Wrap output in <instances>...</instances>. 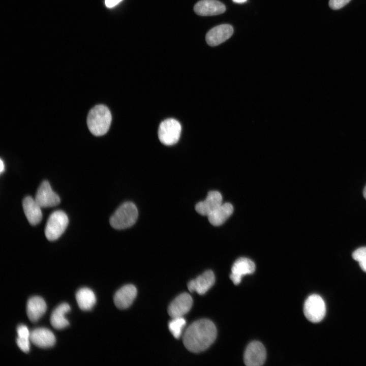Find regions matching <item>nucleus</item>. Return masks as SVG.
I'll list each match as a JSON object with an SVG mask.
<instances>
[{
	"mask_svg": "<svg viewBox=\"0 0 366 366\" xmlns=\"http://www.w3.org/2000/svg\"><path fill=\"white\" fill-rule=\"evenodd\" d=\"M217 329L210 320L202 319L192 323L183 336L186 348L193 353H199L207 349L215 341Z\"/></svg>",
	"mask_w": 366,
	"mask_h": 366,
	"instance_id": "nucleus-1",
	"label": "nucleus"
},
{
	"mask_svg": "<svg viewBox=\"0 0 366 366\" xmlns=\"http://www.w3.org/2000/svg\"><path fill=\"white\" fill-rule=\"evenodd\" d=\"M111 120V114L108 107L104 105H98L89 111L87 124L94 135L100 136L108 132Z\"/></svg>",
	"mask_w": 366,
	"mask_h": 366,
	"instance_id": "nucleus-2",
	"label": "nucleus"
},
{
	"mask_svg": "<svg viewBox=\"0 0 366 366\" xmlns=\"http://www.w3.org/2000/svg\"><path fill=\"white\" fill-rule=\"evenodd\" d=\"M138 218V210L134 203L122 204L110 217V224L116 229H124L133 225Z\"/></svg>",
	"mask_w": 366,
	"mask_h": 366,
	"instance_id": "nucleus-3",
	"label": "nucleus"
},
{
	"mask_svg": "<svg viewBox=\"0 0 366 366\" xmlns=\"http://www.w3.org/2000/svg\"><path fill=\"white\" fill-rule=\"evenodd\" d=\"M68 218L62 210H56L49 216L45 227L46 238L53 241L59 238L64 232L68 224Z\"/></svg>",
	"mask_w": 366,
	"mask_h": 366,
	"instance_id": "nucleus-4",
	"label": "nucleus"
},
{
	"mask_svg": "<svg viewBox=\"0 0 366 366\" xmlns=\"http://www.w3.org/2000/svg\"><path fill=\"white\" fill-rule=\"evenodd\" d=\"M181 131V125L177 120L171 118H168L160 124L158 137L162 144L168 146L172 145L178 142Z\"/></svg>",
	"mask_w": 366,
	"mask_h": 366,
	"instance_id": "nucleus-5",
	"label": "nucleus"
},
{
	"mask_svg": "<svg viewBox=\"0 0 366 366\" xmlns=\"http://www.w3.org/2000/svg\"><path fill=\"white\" fill-rule=\"evenodd\" d=\"M303 313L310 322L318 323L322 321L326 313V306L323 298L318 294L310 295L304 302Z\"/></svg>",
	"mask_w": 366,
	"mask_h": 366,
	"instance_id": "nucleus-6",
	"label": "nucleus"
},
{
	"mask_svg": "<svg viewBox=\"0 0 366 366\" xmlns=\"http://www.w3.org/2000/svg\"><path fill=\"white\" fill-rule=\"evenodd\" d=\"M266 357L265 348L258 341H253L247 347L243 356L245 364L248 366H260L265 362Z\"/></svg>",
	"mask_w": 366,
	"mask_h": 366,
	"instance_id": "nucleus-7",
	"label": "nucleus"
},
{
	"mask_svg": "<svg viewBox=\"0 0 366 366\" xmlns=\"http://www.w3.org/2000/svg\"><path fill=\"white\" fill-rule=\"evenodd\" d=\"M35 200L41 207L55 206L60 201L59 196L52 190L47 180L43 181L39 186Z\"/></svg>",
	"mask_w": 366,
	"mask_h": 366,
	"instance_id": "nucleus-8",
	"label": "nucleus"
},
{
	"mask_svg": "<svg viewBox=\"0 0 366 366\" xmlns=\"http://www.w3.org/2000/svg\"><path fill=\"white\" fill-rule=\"evenodd\" d=\"M193 299L187 293H182L177 296L169 304L168 308L169 315L172 318L182 317L191 309Z\"/></svg>",
	"mask_w": 366,
	"mask_h": 366,
	"instance_id": "nucleus-9",
	"label": "nucleus"
},
{
	"mask_svg": "<svg viewBox=\"0 0 366 366\" xmlns=\"http://www.w3.org/2000/svg\"><path fill=\"white\" fill-rule=\"evenodd\" d=\"M255 264L253 261L246 257L237 259L231 268L230 278L235 285L241 282L243 276L253 273L255 270Z\"/></svg>",
	"mask_w": 366,
	"mask_h": 366,
	"instance_id": "nucleus-10",
	"label": "nucleus"
},
{
	"mask_svg": "<svg viewBox=\"0 0 366 366\" xmlns=\"http://www.w3.org/2000/svg\"><path fill=\"white\" fill-rule=\"evenodd\" d=\"M215 282V274L211 270H208L190 281L188 284V288L191 292L196 291L198 294L203 295L208 291Z\"/></svg>",
	"mask_w": 366,
	"mask_h": 366,
	"instance_id": "nucleus-11",
	"label": "nucleus"
},
{
	"mask_svg": "<svg viewBox=\"0 0 366 366\" xmlns=\"http://www.w3.org/2000/svg\"><path fill=\"white\" fill-rule=\"evenodd\" d=\"M233 33V28L231 25L221 24L213 27L207 33L206 41L209 46H215L228 39Z\"/></svg>",
	"mask_w": 366,
	"mask_h": 366,
	"instance_id": "nucleus-12",
	"label": "nucleus"
},
{
	"mask_svg": "<svg viewBox=\"0 0 366 366\" xmlns=\"http://www.w3.org/2000/svg\"><path fill=\"white\" fill-rule=\"evenodd\" d=\"M136 288L132 284L124 285L118 290L114 295V302L120 309L129 308L133 302L137 295Z\"/></svg>",
	"mask_w": 366,
	"mask_h": 366,
	"instance_id": "nucleus-13",
	"label": "nucleus"
},
{
	"mask_svg": "<svg viewBox=\"0 0 366 366\" xmlns=\"http://www.w3.org/2000/svg\"><path fill=\"white\" fill-rule=\"evenodd\" d=\"M195 12L200 16H212L223 13L225 6L217 0H201L194 7Z\"/></svg>",
	"mask_w": 366,
	"mask_h": 366,
	"instance_id": "nucleus-14",
	"label": "nucleus"
},
{
	"mask_svg": "<svg viewBox=\"0 0 366 366\" xmlns=\"http://www.w3.org/2000/svg\"><path fill=\"white\" fill-rule=\"evenodd\" d=\"M222 203V196L221 193L217 191H211L208 192L204 200L196 205L195 209L200 215L208 216Z\"/></svg>",
	"mask_w": 366,
	"mask_h": 366,
	"instance_id": "nucleus-15",
	"label": "nucleus"
},
{
	"mask_svg": "<svg viewBox=\"0 0 366 366\" xmlns=\"http://www.w3.org/2000/svg\"><path fill=\"white\" fill-rule=\"evenodd\" d=\"M30 341L38 347L47 348L52 347L56 340L54 334L49 329L37 328L30 332Z\"/></svg>",
	"mask_w": 366,
	"mask_h": 366,
	"instance_id": "nucleus-16",
	"label": "nucleus"
},
{
	"mask_svg": "<svg viewBox=\"0 0 366 366\" xmlns=\"http://www.w3.org/2000/svg\"><path fill=\"white\" fill-rule=\"evenodd\" d=\"M22 206L25 216L32 225H36L40 223L42 218L41 207L30 196H27L24 198L22 202Z\"/></svg>",
	"mask_w": 366,
	"mask_h": 366,
	"instance_id": "nucleus-17",
	"label": "nucleus"
},
{
	"mask_svg": "<svg viewBox=\"0 0 366 366\" xmlns=\"http://www.w3.org/2000/svg\"><path fill=\"white\" fill-rule=\"evenodd\" d=\"M46 310V303L41 297L33 296L27 302L26 314L32 322H37L45 314Z\"/></svg>",
	"mask_w": 366,
	"mask_h": 366,
	"instance_id": "nucleus-18",
	"label": "nucleus"
},
{
	"mask_svg": "<svg viewBox=\"0 0 366 366\" xmlns=\"http://www.w3.org/2000/svg\"><path fill=\"white\" fill-rule=\"evenodd\" d=\"M233 207L230 203H222L207 217L209 223L215 226L223 224L232 215Z\"/></svg>",
	"mask_w": 366,
	"mask_h": 366,
	"instance_id": "nucleus-19",
	"label": "nucleus"
},
{
	"mask_svg": "<svg viewBox=\"0 0 366 366\" xmlns=\"http://www.w3.org/2000/svg\"><path fill=\"white\" fill-rule=\"evenodd\" d=\"M70 310V306L67 303H61L56 308L50 317V323L52 326L56 329H62L67 327L69 325V322L65 315Z\"/></svg>",
	"mask_w": 366,
	"mask_h": 366,
	"instance_id": "nucleus-20",
	"label": "nucleus"
},
{
	"mask_svg": "<svg viewBox=\"0 0 366 366\" xmlns=\"http://www.w3.org/2000/svg\"><path fill=\"white\" fill-rule=\"evenodd\" d=\"M76 299L79 308L83 311L91 310L96 302L94 292L86 287L79 289L76 293Z\"/></svg>",
	"mask_w": 366,
	"mask_h": 366,
	"instance_id": "nucleus-21",
	"label": "nucleus"
},
{
	"mask_svg": "<svg viewBox=\"0 0 366 366\" xmlns=\"http://www.w3.org/2000/svg\"><path fill=\"white\" fill-rule=\"evenodd\" d=\"M186 324V321L182 317L172 318L169 322V329L175 338H180Z\"/></svg>",
	"mask_w": 366,
	"mask_h": 366,
	"instance_id": "nucleus-22",
	"label": "nucleus"
},
{
	"mask_svg": "<svg viewBox=\"0 0 366 366\" xmlns=\"http://www.w3.org/2000/svg\"><path fill=\"white\" fill-rule=\"evenodd\" d=\"M352 257L359 263L361 269L366 272V247L356 250L352 254Z\"/></svg>",
	"mask_w": 366,
	"mask_h": 366,
	"instance_id": "nucleus-23",
	"label": "nucleus"
},
{
	"mask_svg": "<svg viewBox=\"0 0 366 366\" xmlns=\"http://www.w3.org/2000/svg\"><path fill=\"white\" fill-rule=\"evenodd\" d=\"M30 339L17 337L16 343L18 347L24 352L27 353L29 351Z\"/></svg>",
	"mask_w": 366,
	"mask_h": 366,
	"instance_id": "nucleus-24",
	"label": "nucleus"
},
{
	"mask_svg": "<svg viewBox=\"0 0 366 366\" xmlns=\"http://www.w3.org/2000/svg\"><path fill=\"white\" fill-rule=\"evenodd\" d=\"M351 0H329V6L331 9L338 10L343 8Z\"/></svg>",
	"mask_w": 366,
	"mask_h": 366,
	"instance_id": "nucleus-25",
	"label": "nucleus"
},
{
	"mask_svg": "<svg viewBox=\"0 0 366 366\" xmlns=\"http://www.w3.org/2000/svg\"><path fill=\"white\" fill-rule=\"evenodd\" d=\"M17 337L19 338H25L30 339V334L28 328L25 325H20L17 327Z\"/></svg>",
	"mask_w": 366,
	"mask_h": 366,
	"instance_id": "nucleus-26",
	"label": "nucleus"
},
{
	"mask_svg": "<svg viewBox=\"0 0 366 366\" xmlns=\"http://www.w3.org/2000/svg\"><path fill=\"white\" fill-rule=\"evenodd\" d=\"M122 0H105V5L108 8H112L118 4Z\"/></svg>",
	"mask_w": 366,
	"mask_h": 366,
	"instance_id": "nucleus-27",
	"label": "nucleus"
},
{
	"mask_svg": "<svg viewBox=\"0 0 366 366\" xmlns=\"http://www.w3.org/2000/svg\"><path fill=\"white\" fill-rule=\"evenodd\" d=\"M0 164H1L0 172H1V173H2L4 170V164L2 159H1Z\"/></svg>",
	"mask_w": 366,
	"mask_h": 366,
	"instance_id": "nucleus-28",
	"label": "nucleus"
},
{
	"mask_svg": "<svg viewBox=\"0 0 366 366\" xmlns=\"http://www.w3.org/2000/svg\"><path fill=\"white\" fill-rule=\"evenodd\" d=\"M234 3L241 4L246 2L247 0H232Z\"/></svg>",
	"mask_w": 366,
	"mask_h": 366,
	"instance_id": "nucleus-29",
	"label": "nucleus"
},
{
	"mask_svg": "<svg viewBox=\"0 0 366 366\" xmlns=\"http://www.w3.org/2000/svg\"><path fill=\"white\" fill-rule=\"evenodd\" d=\"M363 194L364 197L366 199V186L365 187V188L363 190Z\"/></svg>",
	"mask_w": 366,
	"mask_h": 366,
	"instance_id": "nucleus-30",
	"label": "nucleus"
}]
</instances>
